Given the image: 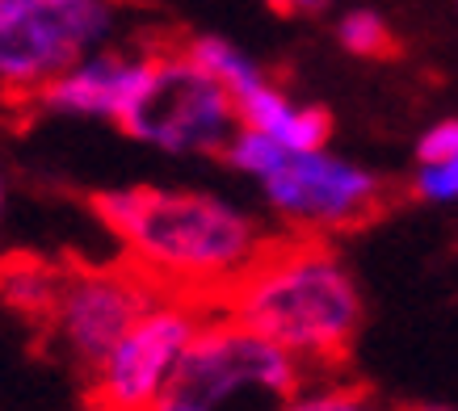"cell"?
Returning <instances> with one entry per match:
<instances>
[{"instance_id":"obj_18","label":"cell","mask_w":458,"mask_h":411,"mask_svg":"<svg viewBox=\"0 0 458 411\" xmlns=\"http://www.w3.org/2000/svg\"><path fill=\"white\" fill-rule=\"evenodd\" d=\"M30 0H0V21H9V17H17L21 9H26Z\"/></svg>"},{"instance_id":"obj_12","label":"cell","mask_w":458,"mask_h":411,"mask_svg":"<svg viewBox=\"0 0 458 411\" xmlns=\"http://www.w3.org/2000/svg\"><path fill=\"white\" fill-rule=\"evenodd\" d=\"M59 281H64V269L34 261V256H17V261L0 264V298L30 319H47L59 294Z\"/></svg>"},{"instance_id":"obj_15","label":"cell","mask_w":458,"mask_h":411,"mask_svg":"<svg viewBox=\"0 0 458 411\" xmlns=\"http://www.w3.org/2000/svg\"><path fill=\"white\" fill-rule=\"evenodd\" d=\"M336 38H341V46H345L349 55H358V59H383L395 46L387 17L378 13V9H349L341 17V26H336Z\"/></svg>"},{"instance_id":"obj_1","label":"cell","mask_w":458,"mask_h":411,"mask_svg":"<svg viewBox=\"0 0 458 411\" xmlns=\"http://www.w3.org/2000/svg\"><path fill=\"white\" fill-rule=\"evenodd\" d=\"M93 214L126 264L156 289L215 302L269 244L257 214L190 185H118L93 193Z\"/></svg>"},{"instance_id":"obj_2","label":"cell","mask_w":458,"mask_h":411,"mask_svg":"<svg viewBox=\"0 0 458 411\" xmlns=\"http://www.w3.org/2000/svg\"><path fill=\"white\" fill-rule=\"evenodd\" d=\"M215 306L286 348L303 370H336L366 319L349 264L319 235H269Z\"/></svg>"},{"instance_id":"obj_11","label":"cell","mask_w":458,"mask_h":411,"mask_svg":"<svg viewBox=\"0 0 458 411\" xmlns=\"http://www.w3.org/2000/svg\"><path fill=\"white\" fill-rule=\"evenodd\" d=\"M412 197L429 206L458 202V118H442L417 138Z\"/></svg>"},{"instance_id":"obj_13","label":"cell","mask_w":458,"mask_h":411,"mask_svg":"<svg viewBox=\"0 0 458 411\" xmlns=\"http://www.w3.org/2000/svg\"><path fill=\"white\" fill-rule=\"evenodd\" d=\"M181 46H185V55L194 59L198 68L210 71V76L227 88V96H232V101H236L240 93H249L257 80H265L261 63H257L249 51H240L236 42L219 38V34H194V38H185Z\"/></svg>"},{"instance_id":"obj_8","label":"cell","mask_w":458,"mask_h":411,"mask_svg":"<svg viewBox=\"0 0 458 411\" xmlns=\"http://www.w3.org/2000/svg\"><path fill=\"white\" fill-rule=\"evenodd\" d=\"M152 298L156 286L135 264H76L64 269L59 294L42 323L72 365L89 373Z\"/></svg>"},{"instance_id":"obj_5","label":"cell","mask_w":458,"mask_h":411,"mask_svg":"<svg viewBox=\"0 0 458 411\" xmlns=\"http://www.w3.org/2000/svg\"><path fill=\"white\" fill-rule=\"evenodd\" d=\"M210 306L215 302L194 294L156 289V298L140 311V319L84 373V398L106 411H156L185 344Z\"/></svg>"},{"instance_id":"obj_7","label":"cell","mask_w":458,"mask_h":411,"mask_svg":"<svg viewBox=\"0 0 458 411\" xmlns=\"http://www.w3.org/2000/svg\"><path fill=\"white\" fill-rule=\"evenodd\" d=\"M123 0H30L0 21V88L9 96H34L59 71L118 42Z\"/></svg>"},{"instance_id":"obj_10","label":"cell","mask_w":458,"mask_h":411,"mask_svg":"<svg viewBox=\"0 0 458 411\" xmlns=\"http://www.w3.org/2000/svg\"><path fill=\"white\" fill-rule=\"evenodd\" d=\"M236 122L252 126V130H265L269 138H278L286 151H307V147H324L333 138V118L319 105H299L282 93L278 84L257 80L249 93H240L236 101Z\"/></svg>"},{"instance_id":"obj_14","label":"cell","mask_w":458,"mask_h":411,"mask_svg":"<svg viewBox=\"0 0 458 411\" xmlns=\"http://www.w3.org/2000/svg\"><path fill=\"white\" fill-rule=\"evenodd\" d=\"M219 155H223V164L232 168V172H240V177H249V180H261L265 172H269V168L286 155V147H282L278 138H269L265 130L236 126V130H232V138L223 143Z\"/></svg>"},{"instance_id":"obj_4","label":"cell","mask_w":458,"mask_h":411,"mask_svg":"<svg viewBox=\"0 0 458 411\" xmlns=\"http://www.w3.org/2000/svg\"><path fill=\"white\" fill-rule=\"evenodd\" d=\"M236 105L210 71H202L185 46L156 42L152 71L118 130L165 155H219L236 130Z\"/></svg>"},{"instance_id":"obj_19","label":"cell","mask_w":458,"mask_h":411,"mask_svg":"<svg viewBox=\"0 0 458 411\" xmlns=\"http://www.w3.org/2000/svg\"><path fill=\"white\" fill-rule=\"evenodd\" d=\"M4 206H9V185H4V177H0V219H4Z\"/></svg>"},{"instance_id":"obj_16","label":"cell","mask_w":458,"mask_h":411,"mask_svg":"<svg viewBox=\"0 0 458 411\" xmlns=\"http://www.w3.org/2000/svg\"><path fill=\"white\" fill-rule=\"evenodd\" d=\"M333 370H303V382L294 386V395L286 398V407H303V411H353L361 403L358 386L328 378Z\"/></svg>"},{"instance_id":"obj_3","label":"cell","mask_w":458,"mask_h":411,"mask_svg":"<svg viewBox=\"0 0 458 411\" xmlns=\"http://www.w3.org/2000/svg\"><path fill=\"white\" fill-rule=\"evenodd\" d=\"M303 382V365L274 340L210 306L190 336L156 411H219L240 395L286 398Z\"/></svg>"},{"instance_id":"obj_6","label":"cell","mask_w":458,"mask_h":411,"mask_svg":"<svg viewBox=\"0 0 458 411\" xmlns=\"http://www.w3.org/2000/svg\"><path fill=\"white\" fill-rule=\"evenodd\" d=\"M257 189L274 210V219L291 227V235H319V239L370 222L387 202V180L358 160L328 151V143L286 151L257 180Z\"/></svg>"},{"instance_id":"obj_9","label":"cell","mask_w":458,"mask_h":411,"mask_svg":"<svg viewBox=\"0 0 458 411\" xmlns=\"http://www.w3.org/2000/svg\"><path fill=\"white\" fill-rule=\"evenodd\" d=\"M152 51L156 42L143 46H101L93 55H84L81 63H72L68 71H59L55 80H47L34 93L38 110L59 113V118H98V122H114L131 110V101L140 96L148 71H152Z\"/></svg>"},{"instance_id":"obj_17","label":"cell","mask_w":458,"mask_h":411,"mask_svg":"<svg viewBox=\"0 0 458 411\" xmlns=\"http://www.w3.org/2000/svg\"><path fill=\"white\" fill-rule=\"evenodd\" d=\"M269 9H278V13H307V9H319L324 0H265Z\"/></svg>"}]
</instances>
